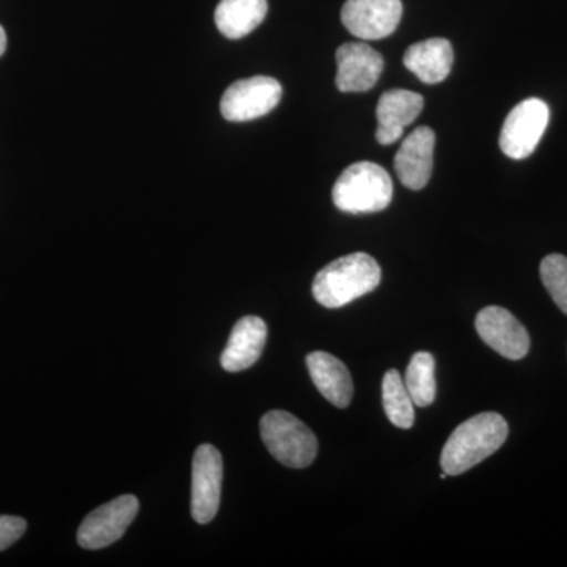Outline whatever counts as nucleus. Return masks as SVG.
Here are the masks:
<instances>
[{
  "instance_id": "4468645a",
  "label": "nucleus",
  "mask_w": 567,
  "mask_h": 567,
  "mask_svg": "<svg viewBox=\"0 0 567 567\" xmlns=\"http://www.w3.org/2000/svg\"><path fill=\"white\" fill-rule=\"evenodd\" d=\"M267 334V324L260 317L246 316L238 320L221 354L223 368L227 372L251 368L262 357Z\"/></svg>"
},
{
  "instance_id": "f8f14e48",
  "label": "nucleus",
  "mask_w": 567,
  "mask_h": 567,
  "mask_svg": "<svg viewBox=\"0 0 567 567\" xmlns=\"http://www.w3.org/2000/svg\"><path fill=\"white\" fill-rule=\"evenodd\" d=\"M435 133L429 126H420L402 142L395 153L394 169L406 188L417 192L431 181L434 167Z\"/></svg>"
},
{
  "instance_id": "6e6552de",
  "label": "nucleus",
  "mask_w": 567,
  "mask_h": 567,
  "mask_svg": "<svg viewBox=\"0 0 567 567\" xmlns=\"http://www.w3.org/2000/svg\"><path fill=\"white\" fill-rule=\"evenodd\" d=\"M223 456L213 445H200L193 458L192 516L197 524H210L221 503Z\"/></svg>"
},
{
  "instance_id": "9b49d317",
  "label": "nucleus",
  "mask_w": 567,
  "mask_h": 567,
  "mask_svg": "<svg viewBox=\"0 0 567 567\" xmlns=\"http://www.w3.org/2000/svg\"><path fill=\"white\" fill-rule=\"evenodd\" d=\"M336 87L344 93L371 91L385 66L382 55L365 43L342 44L336 52Z\"/></svg>"
},
{
  "instance_id": "20e7f679",
  "label": "nucleus",
  "mask_w": 567,
  "mask_h": 567,
  "mask_svg": "<svg viewBox=\"0 0 567 567\" xmlns=\"http://www.w3.org/2000/svg\"><path fill=\"white\" fill-rule=\"evenodd\" d=\"M260 435L267 450L279 464L306 468L316 461L319 443L315 432L284 410H271L260 420Z\"/></svg>"
},
{
  "instance_id": "423d86ee",
  "label": "nucleus",
  "mask_w": 567,
  "mask_h": 567,
  "mask_svg": "<svg viewBox=\"0 0 567 567\" xmlns=\"http://www.w3.org/2000/svg\"><path fill=\"white\" fill-rule=\"evenodd\" d=\"M140 513V499L122 495L106 505L96 507L82 520L78 529V544L87 550H100L117 543Z\"/></svg>"
},
{
  "instance_id": "4be33fe9",
  "label": "nucleus",
  "mask_w": 567,
  "mask_h": 567,
  "mask_svg": "<svg viewBox=\"0 0 567 567\" xmlns=\"http://www.w3.org/2000/svg\"><path fill=\"white\" fill-rule=\"evenodd\" d=\"M7 50V33L3 31L2 25H0V55H3V52Z\"/></svg>"
},
{
  "instance_id": "ddd939ff",
  "label": "nucleus",
  "mask_w": 567,
  "mask_h": 567,
  "mask_svg": "<svg viewBox=\"0 0 567 567\" xmlns=\"http://www.w3.org/2000/svg\"><path fill=\"white\" fill-rule=\"evenodd\" d=\"M424 107L420 93L393 89L380 96L377 104L375 137L382 145H391L401 140L405 126L416 121Z\"/></svg>"
},
{
  "instance_id": "9d476101",
  "label": "nucleus",
  "mask_w": 567,
  "mask_h": 567,
  "mask_svg": "<svg viewBox=\"0 0 567 567\" xmlns=\"http://www.w3.org/2000/svg\"><path fill=\"white\" fill-rule=\"evenodd\" d=\"M475 324L480 338L496 353L513 361L527 357L532 346L527 328L507 309L487 306L476 316Z\"/></svg>"
},
{
  "instance_id": "dca6fc26",
  "label": "nucleus",
  "mask_w": 567,
  "mask_h": 567,
  "mask_svg": "<svg viewBox=\"0 0 567 567\" xmlns=\"http://www.w3.org/2000/svg\"><path fill=\"white\" fill-rule=\"evenodd\" d=\"M454 51L446 39H429L412 44L404 54V65L424 84H439L450 76Z\"/></svg>"
},
{
  "instance_id": "1a4fd4ad",
  "label": "nucleus",
  "mask_w": 567,
  "mask_h": 567,
  "mask_svg": "<svg viewBox=\"0 0 567 567\" xmlns=\"http://www.w3.org/2000/svg\"><path fill=\"white\" fill-rule=\"evenodd\" d=\"M401 0H347L341 20L347 31L361 40H382L398 29Z\"/></svg>"
},
{
  "instance_id": "f03ea898",
  "label": "nucleus",
  "mask_w": 567,
  "mask_h": 567,
  "mask_svg": "<svg viewBox=\"0 0 567 567\" xmlns=\"http://www.w3.org/2000/svg\"><path fill=\"white\" fill-rule=\"evenodd\" d=\"M382 281V270L374 257L353 252L339 257L317 274L312 293L317 303L338 309L374 292Z\"/></svg>"
},
{
  "instance_id": "f257e3e1",
  "label": "nucleus",
  "mask_w": 567,
  "mask_h": 567,
  "mask_svg": "<svg viewBox=\"0 0 567 567\" xmlns=\"http://www.w3.org/2000/svg\"><path fill=\"white\" fill-rule=\"evenodd\" d=\"M509 427L495 412L480 413L458 425L442 451L440 464L447 476H458L495 454L507 440Z\"/></svg>"
},
{
  "instance_id": "412c9836",
  "label": "nucleus",
  "mask_w": 567,
  "mask_h": 567,
  "mask_svg": "<svg viewBox=\"0 0 567 567\" xmlns=\"http://www.w3.org/2000/svg\"><path fill=\"white\" fill-rule=\"evenodd\" d=\"M28 529V522L21 517L0 516V551L13 546Z\"/></svg>"
},
{
  "instance_id": "39448f33",
  "label": "nucleus",
  "mask_w": 567,
  "mask_h": 567,
  "mask_svg": "<svg viewBox=\"0 0 567 567\" xmlns=\"http://www.w3.org/2000/svg\"><path fill=\"white\" fill-rule=\"evenodd\" d=\"M550 118L546 102L528 99L507 115L499 134V148L513 159L528 158L543 140Z\"/></svg>"
},
{
  "instance_id": "f3484780",
  "label": "nucleus",
  "mask_w": 567,
  "mask_h": 567,
  "mask_svg": "<svg viewBox=\"0 0 567 567\" xmlns=\"http://www.w3.org/2000/svg\"><path fill=\"white\" fill-rule=\"evenodd\" d=\"M267 0H221L216 7V28L230 40L244 39L267 17Z\"/></svg>"
},
{
  "instance_id": "7ed1b4c3",
  "label": "nucleus",
  "mask_w": 567,
  "mask_h": 567,
  "mask_svg": "<svg viewBox=\"0 0 567 567\" xmlns=\"http://www.w3.org/2000/svg\"><path fill=\"white\" fill-rule=\"evenodd\" d=\"M393 200V181L380 164L354 163L333 186V203L341 212L377 213Z\"/></svg>"
},
{
  "instance_id": "2eb2a0df",
  "label": "nucleus",
  "mask_w": 567,
  "mask_h": 567,
  "mask_svg": "<svg viewBox=\"0 0 567 567\" xmlns=\"http://www.w3.org/2000/svg\"><path fill=\"white\" fill-rule=\"evenodd\" d=\"M309 375L320 394L338 409H347L353 398V380L341 360L327 352H312L306 357Z\"/></svg>"
},
{
  "instance_id": "a211bd4d",
  "label": "nucleus",
  "mask_w": 567,
  "mask_h": 567,
  "mask_svg": "<svg viewBox=\"0 0 567 567\" xmlns=\"http://www.w3.org/2000/svg\"><path fill=\"white\" fill-rule=\"evenodd\" d=\"M405 388L416 406L434 404L436 394L435 360L432 353L413 354L405 374Z\"/></svg>"
},
{
  "instance_id": "6ab92c4d",
  "label": "nucleus",
  "mask_w": 567,
  "mask_h": 567,
  "mask_svg": "<svg viewBox=\"0 0 567 567\" xmlns=\"http://www.w3.org/2000/svg\"><path fill=\"white\" fill-rule=\"evenodd\" d=\"M382 394L383 409H385L388 420L395 427H412L415 424V409H413L415 404L406 391L404 380L395 369H391L383 377Z\"/></svg>"
},
{
  "instance_id": "aec40b11",
  "label": "nucleus",
  "mask_w": 567,
  "mask_h": 567,
  "mask_svg": "<svg viewBox=\"0 0 567 567\" xmlns=\"http://www.w3.org/2000/svg\"><path fill=\"white\" fill-rule=\"evenodd\" d=\"M540 279L551 300L567 316V257L550 254L540 262Z\"/></svg>"
},
{
  "instance_id": "0eeeda50",
  "label": "nucleus",
  "mask_w": 567,
  "mask_h": 567,
  "mask_svg": "<svg viewBox=\"0 0 567 567\" xmlns=\"http://www.w3.org/2000/svg\"><path fill=\"white\" fill-rule=\"evenodd\" d=\"M282 87L268 76L234 82L221 99V114L229 122H249L264 117L281 102Z\"/></svg>"
}]
</instances>
